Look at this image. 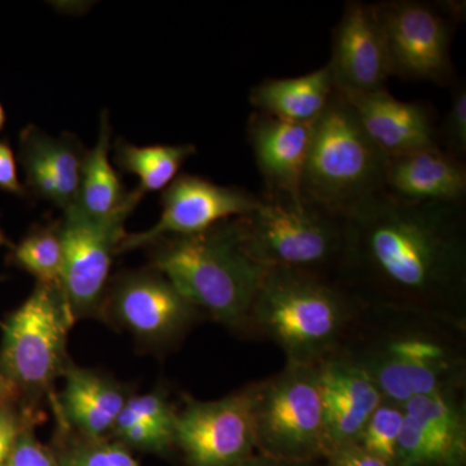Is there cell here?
Wrapping results in <instances>:
<instances>
[{"label":"cell","instance_id":"obj_7","mask_svg":"<svg viewBox=\"0 0 466 466\" xmlns=\"http://www.w3.org/2000/svg\"><path fill=\"white\" fill-rule=\"evenodd\" d=\"M76 323L58 287L36 284L29 297L5 319L0 342V376L30 407L50 401L55 382L72 363L67 337Z\"/></svg>","mask_w":466,"mask_h":466},{"label":"cell","instance_id":"obj_9","mask_svg":"<svg viewBox=\"0 0 466 466\" xmlns=\"http://www.w3.org/2000/svg\"><path fill=\"white\" fill-rule=\"evenodd\" d=\"M455 3L385 0L373 3L385 42L391 76L404 81L449 85L453 76V23L461 21Z\"/></svg>","mask_w":466,"mask_h":466},{"label":"cell","instance_id":"obj_23","mask_svg":"<svg viewBox=\"0 0 466 466\" xmlns=\"http://www.w3.org/2000/svg\"><path fill=\"white\" fill-rule=\"evenodd\" d=\"M110 137L112 127L108 112L103 110L99 137L94 148L88 149L86 155L78 200L75 205L95 219H108L121 214L130 216L144 198L137 189L126 191L109 159Z\"/></svg>","mask_w":466,"mask_h":466},{"label":"cell","instance_id":"obj_30","mask_svg":"<svg viewBox=\"0 0 466 466\" xmlns=\"http://www.w3.org/2000/svg\"><path fill=\"white\" fill-rule=\"evenodd\" d=\"M125 407L143 421L174 433L177 410L168 400L164 391L155 390L147 394H133L126 401Z\"/></svg>","mask_w":466,"mask_h":466},{"label":"cell","instance_id":"obj_27","mask_svg":"<svg viewBox=\"0 0 466 466\" xmlns=\"http://www.w3.org/2000/svg\"><path fill=\"white\" fill-rule=\"evenodd\" d=\"M403 424V406L383 400L367 420L354 444L373 458L392 466Z\"/></svg>","mask_w":466,"mask_h":466},{"label":"cell","instance_id":"obj_28","mask_svg":"<svg viewBox=\"0 0 466 466\" xmlns=\"http://www.w3.org/2000/svg\"><path fill=\"white\" fill-rule=\"evenodd\" d=\"M109 438L118 441L131 452L139 451L165 456L175 450L174 433L143 421L126 407L116 417Z\"/></svg>","mask_w":466,"mask_h":466},{"label":"cell","instance_id":"obj_17","mask_svg":"<svg viewBox=\"0 0 466 466\" xmlns=\"http://www.w3.org/2000/svg\"><path fill=\"white\" fill-rule=\"evenodd\" d=\"M327 453L354 444L383 397L363 368L334 354L318 366Z\"/></svg>","mask_w":466,"mask_h":466},{"label":"cell","instance_id":"obj_15","mask_svg":"<svg viewBox=\"0 0 466 466\" xmlns=\"http://www.w3.org/2000/svg\"><path fill=\"white\" fill-rule=\"evenodd\" d=\"M328 66L334 90L343 96L386 90L391 72L373 3H346L334 27L332 57Z\"/></svg>","mask_w":466,"mask_h":466},{"label":"cell","instance_id":"obj_26","mask_svg":"<svg viewBox=\"0 0 466 466\" xmlns=\"http://www.w3.org/2000/svg\"><path fill=\"white\" fill-rule=\"evenodd\" d=\"M61 466H140L133 452L110 438H90L56 419L48 444Z\"/></svg>","mask_w":466,"mask_h":466},{"label":"cell","instance_id":"obj_1","mask_svg":"<svg viewBox=\"0 0 466 466\" xmlns=\"http://www.w3.org/2000/svg\"><path fill=\"white\" fill-rule=\"evenodd\" d=\"M337 281L367 306L417 309L466 325V208L377 193L348 217Z\"/></svg>","mask_w":466,"mask_h":466},{"label":"cell","instance_id":"obj_4","mask_svg":"<svg viewBox=\"0 0 466 466\" xmlns=\"http://www.w3.org/2000/svg\"><path fill=\"white\" fill-rule=\"evenodd\" d=\"M157 269L204 317L244 334L251 305L269 268L245 247L238 218L207 231L150 244Z\"/></svg>","mask_w":466,"mask_h":466},{"label":"cell","instance_id":"obj_32","mask_svg":"<svg viewBox=\"0 0 466 466\" xmlns=\"http://www.w3.org/2000/svg\"><path fill=\"white\" fill-rule=\"evenodd\" d=\"M15 400L5 401L0 406V466L5 465L9 451L14 446L17 435L27 424L39 421L38 410L23 404L15 406Z\"/></svg>","mask_w":466,"mask_h":466},{"label":"cell","instance_id":"obj_19","mask_svg":"<svg viewBox=\"0 0 466 466\" xmlns=\"http://www.w3.org/2000/svg\"><path fill=\"white\" fill-rule=\"evenodd\" d=\"M64 388L50 400L55 419L90 438H109L116 417L133 395L125 383L99 370L70 363Z\"/></svg>","mask_w":466,"mask_h":466},{"label":"cell","instance_id":"obj_24","mask_svg":"<svg viewBox=\"0 0 466 466\" xmlns=\"http://www.w3.org/2000/svg\"><path fill=\"white\" fill-rule=\"evenodd\" d=\"M196 152L198 149L192 144L139 147L124 139L116 140L113 147L115 164L119 170L139 177L137 189L143 196L165 191L177 179L184 162Z\"/></svg>","mask_w":466,"mask_h":466},{"label":"cell","instance_id":"obj_37","mask_svg":"<svg viewBox=\"0 0 466 466\" xmlns=\"http://www.w3.org/2000/svg\"><path fill=\"white\" fill-rule=\"evenodd\" d=\"M9 248L11 249L14 247L11 241L8 240L7 236H5V231H3L2 227H0V248Z\"/></svg>","mask_w":466,"mask_h":466},{"label":"cell","instance_id":"obj_10","mask_svg":"<svg viewBox=\"0 0 466 466\" xmlns=\"http://www.w3.org/2000/svg\"><path fill=\"white\" fill-rule=\"evenodd\" d=\"M204 318L157 269L122 272L108 285L101 319L143 345L168 349Z\"/></svg>","mask_w":466,"mask_h":466},{"label":"cell","instance_id":"obj_2","mask_svg":"<svg viewBox=\"0 0 466 466\" xmlns=\"http://www.w3.org/2000/svg\"><path fill=\"white\" fill-rule=\"evenodd\" d=\"M336 354L363 368L383 400L406 404L466 385V325L417 309L366 306Z\"/></svg>","mask_w":466,"mask_h":466},{"label":"cell","instance_id":"obj_33","mask_svg":"<svg viewBox=\"0 0 466 466\" xmlns=\"http://www.w3.org/2000/svg\"><path fill=\"white\" fill-rule=\"evenodd\" d=\"M0 189L17 198H27L17 173L16 156L7 139L0 140Z\"/></svg>","mask_w":466,"mask_h":466},{"label":"cell","instance_id":"obj_12","mask_svg":"<svg viewBox=\"0 0 466 466\" xmlns=\"http://www.w3.org/2000/svg\"><path fill=\"white\" fill-rule=\"evenodd\" d=\"M174 447L184 466H236L254 455L250 385L216 400L186 397L175 420Z\"/></svg>","mask_w":466,"mask_h":466},{"label":"cell","instance_id":"obj_8","mask_svg":"<svg viewBox=\"0 0 466 466\" xmlns=\"http://www.w3.org/2000/svg\"><path fill=\"white\" fill-rule=\"evenodd\" d=\"M257 452L289 461H323L327 447L318 366L285 364L251 383Z\"/></svg>","mask_w":466,"mask_h":466},{"label":"cell","instance_id":"obj_14","mask_svg":"<svg viewBox=\"0 0 466 466\" xmlns=\"http://www.w3.org/2000/svg\"><path fill=\"white\" fill-rule=\"evenodd\" d=\"M404 424L392 466H465V389L403 404Z\"/></svg>","mask_w":466,"mask_h":466},{"label":"cell","instance_id":"obj_31","mask_svg":"<svg viewBox=\"0 0 466 466\" xmlns=\"http://www.w3.org/2000/svg\"><path fill=\"white\" fill-rule=\"evenodd\" d=\"M35 424H27L20 431L3 466H61L51 447L36 437Z\"/></svg>","mask_w":466,"mask_h":466},{"label":"cell","instance_id":"obj_22","mask_svg":"<svg viewBox=\"0 0 466 466\" xmlns=\"http://www.w3.org/2000/svg\"><path fill=\"white\" fill-rule=\"evenodd\" d=\"M329 66L309 75L266 79L250 92L257 112L299 125H312L321 116L334 94Z\"/></svg>","mask_w":466,"mask_h":466},{"label":"cell","instance_id":"obj_3","mask_svg":"<svg viewBox=\"0 0 466 466\" xmlns=\"http://www.w3.org/2000/svg\"><path fill=\"white\" fill-rule=\"evenodd\" d=\"M366 306L334 279L271 268L251 305L244 336L275 343L287 364L319 366L339 351Z\"/></svg>","mask_w":466,"mask_h":466},{"label":"cell","instance_id":"obj_25","mask_svg":"<svg viewBox=\"0 0 466 466\" xmlns=\"http://www.w3.org/2000/svg\"><path fill=\"white\" fill-rule=\"evenodd\" d=\"M9 265L35 278L36 284L61 288L64 251L58 223L35 225L11 248Z\"/></svg>","mask_w":466,"mask_h":466},{"label":"cell","instance_id":"obj_38","mask_svg":"<svg viewBox=\"0 0 466 466\" xmlns=\"http://www.w3.org/2000/svg\"><path fill=\"white\" fill-rule=\"evenodd\" d=\"M5 121H7V116H5V110L3 108L2 103H0V133L5 128Z\"/></svg>","mask_w":466,"mask_h":466},{"label":"cell","instance_id":"obj_20","mask_svg":"<svg viewBox=\"0 0 466 466\" xmlns=\"http://www.w3.org/2000/svg\"><path fill=\"white\" fill-rule=\"evenodd\" d=\"M383 192L415 204H462L465 161L433 147L386 159Z\"/></svg>","mask_w":466,"mask_h":466},{"label":"cell","instance_id":"obj_11","mask_svg":"<svg viewBox=\"0 0 466 466\" xmlns=\"http://www.w3.org/2000/svg\"><path fill=\"white\" fill-rule=\"evenodd\" d=\"M58 223L64 251L61 290L76 321L101 319L113 257L127 233V214L95 219L76 207L63 211Z\"/></svg>","mask_w":466,"mask_h":466},{"label":"cell","instance_id":"obj_6","mask_svg":"<svg viewBox=\"0 0 466 466\" xmlns=\"http://www.w3.org/2000/svg\"><path fill=\"white\" fill-rule=\"evenodd\" d=\"M386 159L364 133L345 97L334 91L312 125L302 195L349 217L364 201L383 192Z\"/></svg>","mask_w":466,"mask_h":466},{"label":"cell","instance_id":"obj_35","mask_svg":"<svg viewBox=\"0 0 466 466\" xmlns=\"http://www.w3.org/2000/svg\"><path fill=\"white\" fill-rule=\"evenodd\" d=\"M319 462L320 461H289V460L276 459L256 452L236 466H320Z\"/></svg>","mask_w":466,"mask_h":466},{"label":"cell","instance_id":"obj_36","mask_svg":"<svg viewBox=\"0 0 466 466\" xmlns=\"http://www.w3.org/2000/svg\"><path fill=\"white\" fill-rule=\"evenodd\" d=\"M16 392L11 388V385L2 376H0V406L5 404V401L15 400Z\"/></svg>","mask_w":466,"mask_h":466},{"label":"cell","instance_id":"obj_13","mask_svg":"<svg viewBox=\"0 0 466 466\" xmlns=\"http://www.w3.org/2000/svg\"><path fill=\"white\" fill-rule=\"evenodd\" d=\"M259 204V196L238 187L218 186L196 175H177L162 192L158 222L143 232L126 235L116 256L148 248L159 238L196 235L218 223L248 216Z\"/></svg>","mask_w":466,"mask_h":466},{"label":"cell","instance_id":"obj_5","mask_svg":"<svg viewBox=\"0 0 466 466\" xmlns=\"http://www.w3.org/2000/svg\"><path fill=\"white\" fill-rule=\"evenodd\" d=\"M245 247L267 268L306 272L337 280L348 240V217L305 196H259L248 216L238 218Z\"/></svg>","mask_w":466,"mask_h":466},{"label":"cell","instance_id":"obj_16","mask_svg":"<svg viewBox=\"0 0 466 466\" xmlns=\"http://www.w3.org/2000/svg\"><path fill=\"white\" fill-rule=\"evenodd\" d=\"M87 150L76 135L54 137L35 125L23 128L18 135V161L25 174L27 196L63 211L75 207Z\"/></svg>","mask_w":466,"mask_h":466},{"label":"cell","instance_id":"obj_29","mask_svg":"<svg viewBox=\"0 0 466 466\" xmlns=\"http://www.w3.org/2000/svg\"><path fill=\"white\" fill-rule=\"evenodd\" d=\"M440 146L465 161L466 156V87L460 84L452 95L449 112L440 131Z\"/></svg>","mask_w":466,"mask_h":466},{"label":"cell","instance_id":"obj_34","mask_svg":"<svg viewBox=\"0 0 466 466\" xmlns=\"http://www.w3.org/2000/svg\"><path fill=\"white\" fill-rule=\"evenodd\" d=\"M325 466H389L381 460L364 452L357 444H346L330 451L324 459Z\"/></svg>","mask_w":466,"mask_h":466},{"label":"cell","instance_id":"obj_18","mask_svg":"<svg viewBox=\"0 0 466 466\" xmlns=\"http://www.w3.org/2000/svg\"><path fill=\"white\" fill-rule=\"evenodd\" d=\"M343 97L386 158L441 147L433 110L425 104L400 101L388 90Z\"/></svg>","mask_w":466,"mask_h":466},{"label":"cell","instance_id":"obj_21","mask_svg":"<svg viewBox=\"0 0 466 466\" xmlns=\"http://www.w3.org/2000/svg\"><path fill=\"white\" fill-rule=\"evenodd\" d=\"M312 125L293 124L258 112L250 116L248 137L266 193L302 196Z\"/></svg>","mask_w":466,"mask_h":466}]
</instances>
